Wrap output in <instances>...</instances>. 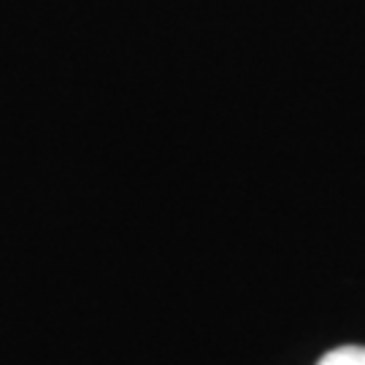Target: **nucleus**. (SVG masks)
Listing matches in <instances>:
<instances>
[{
    "label": "nucleus",
    "instance_id": "nucleus-1",
    "mask_svg": "<svg viewBox=\"0 0 365 365\" xmlns=\"http://www.w3.org/2000/svg\"><path fill=\"white\" fill-rule=\"evenodd\" d=\"M317 365H365V346H357V344L339 346L327 352Z\"/></svg>",
    "mask_w": 365,
    "mask_h": 365
}]
</instances>
